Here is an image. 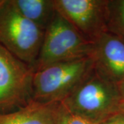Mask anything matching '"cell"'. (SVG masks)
<instances>
[{
	"label": "cell",
	"mask_w": 124,
	"mask_h": 124,
	"mask_svg": "<svg viewBox=\"0 0 124 124\" xmlns=\"http://www.w3.org/2000/svg\"><path fill=\"white\" fill-rule=\"evenodd\" d=\"M65 110L61 102L32 99L15 110L0 114V124H59Z\"/></svg>",
	"instance_id": "8"
},
{
	"label": "cell",
	"mask_w": 124,
	"mask_h": 124,
	"mask_svg": "<svg viewBox=\"0 0 124 124\" xmlns=\"http://www.w3.org/2000/svg\"><path fill=\"white\" fill-rule=\"evenodd\" d=\"M11 4L24 17L45 30L57 13L54 0H10Z\"/></svg>",
	"instance_id": "9"
},
{
	"label": "cell",
	"mask_w": 124,
	"mask_h": 124,
	"mask_svg": "<svg viewBox=\"0 0 124 124\" xmlns=\"http://www.w3.org/2000/svg\"><path fill=\"white\" fill-rule=\"evenodd\" d=\"M99 124H124V114L119 112Z\"/></svg>",
	"instance_id": "12"
},
{
	"label": "cell",
	"mask_w": 124,
	"mask_h": 124,
	"mask_svg": "<svg viewBox=\"0 0 124 124\" xmlns=\"http://www.w3.org/2000/svg\"><path fill=\"white\" fill-rule=\"evenodd\" d=\"M6 0H0V8L4 6L5 3H6Z\"/></svg>",
	"instance_id": "15"
},
{
	"label": "cell",
	"mask_w": 124,
	"mask_h": 124,
	"mask_svg": "<svg viewBox=\"0 0 124 124\" xmlns=\"http://www.w3.org/2000/svg\"><path fill=\"white\" fill-rule=\"evenodd\" d=\"M44 31L24 17L6 0L0 8V44L19 59L34 68Z\"/></svg>",
	"instance_id": "4"
},
{
	"label": "cell",
	"mask_w": 124,
	"mask_h": 124,
	"mask_svg": "<svg viewBox=\"0 0 124 124\" xmlns=\"http://www.w3.org/2000/svg\"><path fill=\"white\" fill-rule=\"evenodd\" d=\"M117 86H118V88L119 90L120 94L122 98V100L124 101V79L117 85Z\"/></svg>",
	"instance_id": "13"
},
{
	"label": "cell",
	"mask_w": 124,
	"mask_h": 124,
	"mask_svg": "<svg viewBox=\"0 0 124 124\" xmlns=\"http://www.w3.org/2000/svg\"><path fill=\"white\" fill-rule=\"evenodd\" d=\"M108 0H54L56 11L94 42L107 32Z\"/></svg>",
	"instance_id": "6"
},
{
	"label": "cell",
	"mask_w": 124,
	"mask_h": 124,
	"mask_svg": "<svg viewBox=\"0 0 124 124\" xmlns=\"http://www.w3.org/2000/svg\"><path fill=\"white\" fill-rule=\"evenodd\" d=\"M93 44L57 12L44 31L34 71L56 63L90 57Z\"/></svg>",
	"instance_id": "3"
},
{
	"label": "cell",
	"mask_w": 124,
	"mask_h": 124,
	"mask_svg": "<svg viewBox=\"0 0 124 124\" xmlns=\"http://www.w3.org/2000/svg\"><path fill=\"white\" fill-rule=\"evenodd\" d=\"M94 70L118 85L124 79V39L107 31L94 41L91 54Z\"/></svg>",
	"instance_id": "7"
},
{
	"label": "cell",
	"mask_w": 124,
	"mask_h": 124,
	"mask_svg": "<svg viewBox=\"0 0 124 124\" xmlns=\"http://www.w3.org/2000/svg\"><path fill=\"white\" fill-rule=\"evenodd\" d=\"M94 70L91 57L59 62L34 71L32 99L62 102Z\"/></svg>",
	"instance_id": "2"
},
{
	"label": "cell",
	"mask_w": 124,
	"mask_h": 124,
	"mask_svg": "<svg viewBox=\"0 0 124 124\" xmlns=\"http://www.w3.org/2000/svg\"><path fill=\"white\" fill-rule=\"evenodd\" d=\"M122 101L117 85L93 70L61 103L68 112L101 124L119 112Z\"/></svg>",
	"instance_id": "1"
},
{
	"label": "cell",
	"mask_w": 124,
	"mask_h": 124,
	"mask_svg": "<svg viewBox=\"0 0 124 124\" xmlns=\"http://www.w3.org/2000/svg\"><path fill=\"white\" fill-rule=\"evenodd\" d=\"M119 112L124 114V101H123L122 103H121V106H120L119 108Z\"/></svg>",
	"instance_id": "14"
},
{
	"label": "cell",
	"mask_w": 124,
	"mask_h": 124,
	"mask_svg": "<svg viewBox=\"0 0 124 124\" xmlns=\"http://www.w3.org/2000/svg\"><path fill=\"white\" fill-rule=\"evenodd\" d=\"M107 30L124 39V0H108Z\"/></svg>",
	"instance_id": "10"
},
{
	"label": "cell",
	"mask_w": 124,
	"mask_h": 124,
	"mask_svg": "<svg viewBox=\"0 0 124 124\" xmlns=\"http://www.w3.org/2000/svg\"><path fill=\"white\" fill-rule=\"evenodd\" d=\"M66 110V109H65ZM59 124H99L86 119L80 116L68 112L66 110L62 115Z\"/></svg>",
	"instance_id": "11"
},
{
	"label": "cell",
	"mask_w": 124,
	"mask_h": 124,
	"mask_svg": "<svg viewBox=\"0 0 124 124\" xmlns=\"http://www.w3.org/2000/svg\"><path fill=\"white\" fill-rule=\"evenodd\" d=\"M34 68L0 44V114L15 110L32 100Z\"/></svg>",
	"instance_id": "5"
}]
</instances>
